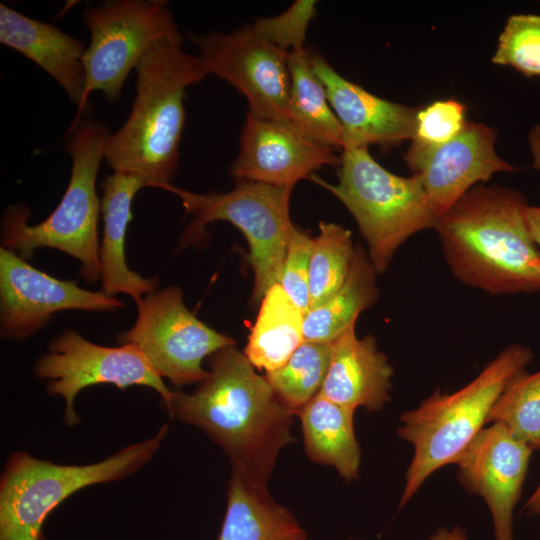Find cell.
Returning a JSON list of instances; mask_svg holds the SVG:
<instances>
[{
  "mask_svg": "<svg viewBox=\"0 0 540 540\" xmlns=\"http://www.w3.org/2000/svg\"><path fill=\"white\" fill-rule=\"evenodd\" d=\"M207 362L208 374L196 389L173 391L162 407L216 443L231 472L267 486L280 452L296 441L294 415L235 345L217 350Z\"/></svg>",
  "mask_w": 540,
  "mask_h": 540,
  "instance_id": "1",
  "label": "cell"
},
{
  "mask_svg": "<svg viewBox=\"0 0 540 540\" xmlns=\"http://www.w3.org/2000/svg\"><path fill=\"white\" fill-rule=\"evenodd\" d=\"M518 191L477 185L437 218L444 256L462 283L487 293L540 292V249Z\"/></svg>",
  "mask_w": 540,
  "mask_h": 540,
  "instance_id": "2",
  "label": "cell"
},
{
  "mask_svg": "<svg viewBox=\"0 0 540 540\" xmlns=\"http://www.w3.org/2000/svg\"><path fill=\"white\" fill-rule=\"evenodd\" d=\"M135 71L131 112L110 134L104 160L113 171L138 175L149 187L162 188L171 184L179 164L185 90L209 74L199 56L168 38L154 42Z\"/></svg>",
  "mask_w": 540,
  "mask_h": 540,
  "instance_id": "3",
  "label": "cell"
},
{
  "mask_svg": "<svg viewBox=\"0 0 540 540\" xmlns=\"http://www.w3.org/2000/svg\"><path fill=\"white\" fill-rule=\"evenodd\" d=\"M532 358L528 347L511 344L461 389L453 393L437 390L415 409L402 413L397 433L414 451L406 470L399 509L430 475L443 466L455 464L484 428L499 395Z\"/></svg>",
  "mask_w": 540,
  "mask_h": 540,
  "instance_id": "4",
  "label": "cell"
},
{
  "mask_svg": "<svg viewBox=\"0 0 540 540\" xmlns=\"http://www.w3.org/2000/svg\"><path fill=\"white\" fill-rule=\"evenodd\" d=\"M111 132L92 117L72 126L65 149L72 160L69 184L55 210L42 222L28 225L30 210L24 204L8 206L1 222V247L30 259L36 249L60 250L80 264L88 283L100 279L98 220L101 199L96 180Z\"/></svg>",
  "mask_w": 540,
  "mask_h": 540,
  "instance_id": "5",
  "label": "cell"
},
{
  "mask_svg": "<svg viewBox=\"0 0 540 540\" xmlns=\"http://www.w3.org/2000/svg\"><path fill=\"white\" fill-rule=\"evenodd\" d=\"M168 430L163 424L152 437L90 464H57L24 451L12 453L0 476V540H48L44 523L60 503L81 489L120 481L142 469Z\"/></svg>",
  "mask_w": 540,
  "mask_h": 540,
  "instance_id": "6",
  "label": "cell"
},
{
  "mask_svg": "<svg viewBox=\"0 0 540 540\" xmlns=\"http://www.w3.org/2000/svg\"><path fill=\"white\" fill-rule=\"evenodd\" d=\"M337 172V184L315 174L309 179L332 193L352 214L376 273L388 268L409 237L434 229L437 216L417 175L402 177L386 170L368 148L343 149Z\"/></svg>",
  "mask_w": 540,
  "mask_h": 540,
  "instance_id": "7",
  "label": "cell"
},
{
  "mask_svg": "<svg viewBox=\"0 0 540 540\" xmlns=\"http://www.w3.org/2000/svg\"><path fill=\"white\" fill-rule=\"evenodd\" d=\"M161 189L177 195L192 217L179 249L204 243L209 223L229 222L242 231L250 248L249 263L254 273L251 303H260L267 291L280 283L294 228L289 214L293 188L237 180L232 190L220 194L194 193L171 184Z\"/></svg>",
  "mask_w": 540,
  "mask_h": 540,
  "instance_id": "8",
  "label": "cell"
},
{
  "mask_svg": "<svg viewBox=\"0 0 540 540\" xmlns=\"http://www.w3.org/2000/svg\"><path fill=\"white\" fill-rule=\"evenodd\" d=\"M83 20L90 33L83 57L86 101L100 91L107 101L116 102L130 71L154 42H182L165 2L108 0L89 6Z\"/></svg>",
  "mask_w": 540,
  "mask_h": 540,
  "instance_id": "9",
  "label": "cell"
},
{
  "mask_svg": "<svg viewBox=\"0 0 540 540\" xmlns=\"http://www.w3.org/2000/svg\"><path fill=\"white\" fill-rule=\"evenodd\" d=\"M136 304V322L116 340L120 345H136L155 372L176 387L200 383L208 374L203 360L235 345L233 338L212 329L188 310L178 286L156 289Z\"/></svg>",
  "mask_w": 540,
  "mask_h": 540,
  "instance_id": "10",
  "label": "cell"
},
{
  "mask_svg": "<svg viewBox=\"0 0 540 540\" xmlns=\"http://www.w3.org/2000/svg\"><path fill=\"white\" fill-rule=\"evenodd\" d=\"M34 373L46 381L49 395L64 399V422L69 427L80 422L74 402L89 386L149 387L160 395L162 405L173 394L136 345L101 346L74 330L63 331L49 343L47 352L36 360Z\"/></svg>",
  "mask_w": 540,
  "mask_h": 540,
  "instance_id": "11",
  "label": "cell"
},
{
  "mask_svg": "<svg viewBox=\"0 0 540 540\" xmlns=\"http://www.w3.org/2000/svg\"><path fill=\"white\" fill-rule=\"evenodd\" d=\"M208 74L235 87L248 101L249 112L288 122L290 93L288 52L259 35L252 25L230 33H189Z\"/></svg>",
  "mask_w": 540,
  "mask_h": 540,
  "instance_id": "12",
  "label": "cell"
},
{
  "mask_svg": "<svg viewBox=\"0 0 540 540\" xmlns=\"http://www.w3.org/2000/svg\"><path fill=\"white\" fill-rule=\"evenodd\" d=\"M122 307L115 296L57 279L0 248V329L5 340L28 339L60 311L115 312Z\"/></svg>",
  "mask_w": 540,
  "mask_h": 540,
  "instance_id": "13",
  "label": "cell"
},
{
  "mask_svg": "<svg viewBox=\"0 0 540 540\" xmlns=\"http://www.w3.org/2000/svg\"><path fill=\"white\" fill-rule=\"evenodd\" d=\"M496 132L482 123L467 121L461 132L438 146L411 142L405 161L423 185L434 214L446 213L479 182L501 171L517 168L495 151Z\"/></svg>",
  "mask_w": 540,
  "mask_h": 540,
  "instance_id": "14",
  "label": "cell"
},
{
  "mask_svg": "<svg viewBox=\"0 0 540 540\" xmlns=\"http://www.w3.org/2000/svg\"><path fill=\"white\" fill-rule=\"evenodd\" d=\"M534 450L503 425L483 428L456 460L457 477L470 494L487 504L494 540H513V513Z\"/></svg>",
  "mask_w": 540,
  "mask_h": 540,
  "instance_id": "15",
  "label": "cell"
},
{
  "mask_svg": "<svg viewBox=\"0 0 540 540\" xmlns=\"http://www.w3.org/2000/svg\"><path fill=\"white\" fill-rule=\"evenodd\" d=\"M334 148L299 132L288 122L247 113L239 152L230 166L236 181L291 187L326 165H339Z\"/></svg>",
  "mask_w": 540,
  "mask_h": 540,
  "instance_id": "16",
  "label": "cell"
},
{
  "mask_svg": "<svg viewBox=\"0 0 540 540\" xmlns=\"http://www.w3.org/2000/svg\"><path fill=\"white\" fill-rule=\"evenodd\" d=\"M309 58L341 123L343 149L394 146L413 139L418 110L380 98L348 81L317 52L309 51Z\"/></svg>",
  "mask_w": 540,
  "mask_h": 540,
  "instance_id": "17",
  "label": "cell"
},
{
  "mask_svg": "<svg viewBox=\"0 0 540 540\" xmlns=\"http://www.w3.org/2000/svg\"><path fill=\"white\" fill-rule=\"evenodd\" d=\"M0 42L46 71L78 106L86 109L85 45L52 24L25 16L0 4Z\"/></svg>",
  "mask_w": 540,
  "mask_h": 540,
  "instance_id": "18",
  "label": "cell"
},
{
  "mask_svg": "<svg viewBox=\"0 0 540 540\" xmlns=\"http://www.w3.org/2000/svg\"><path fill=\"white\" fill-rule=\"evenodd\" d=\"M393 367L378 349L372 335L358 338L355 324L333 343L329 368L320 394L329 400L369 412L384 408L390 401Z\"/></svg>",
  "mask_w": 540,
  "mask_h": 540,
  "instance_id": "19",
  "label": "cell"
},
{
  "mask_svg": "<svg viewBox=\"0 0 540 540\" xmlns=\"http://www.w3.org/2000/svg\"><path fill=\"white\" fill-rule=\"evenodd\" d=\"M149 187L138 175L113 171L101 182L103 237L99 247L100 279L103 292L114 296L124 293L137 303L144 294L156 290L157 277L145 278L129 269L125 257V239L133 218L132 202L139 190Z\"/></svg>",
  "mask_w": 540,
  "mask_h": 540,
  "instance_id": "20",
  "label": "cell"
},
{
  "mask_svg": "<svg viewBox=\"0 0 540 540\" xmlns=\"http://www.w3.org/2000/svg\"><path fill=\"white\" fill-rule=\"evenodd\" d=\"M218 540H308L296 516L276 502L267 486L231 472Z\"/></svg>",
  "mask_w": 540,
  "mask_h": 540,
  "instance_id": "21",
  "label": "cell"
},
{
  "mask_svg": "<svg viewBox=\"0 0 540 540\" xmlns=\"http://www.w3.org/2000/svg\"><path fill=\"white\" fill-rule=\"evenodd\" d=\"M354 412L318 393L297 415L308 458L335 468L348 482L358 479L361 465Z\"/></svg>",
  "mask_w": 540,
  "mask_h": 540,
  "instance_id": "22",
  "label": "cell"
},
{
  "mask_svg": "<svg viewBox=\"0 0 540 540\" xmlns=\"http://www.w3.org/2000/svg\"><path fill=\"white\" fill-rule=\"evenodd\" d=\"M260 303L243 353L255 368L267 373L283 366L304 341L305 313L280 284L272 286Z\"/></svg>",
  "mask_w": 540,
  "mask_h": 540,
  "instance_id": "23",
  "label": "cell"
},
{
  "mask_svg": "<svg viewBox=\"0 0 540 540\" xmlns=\"http://www.w3.org/2000/svg\"><path fill=\"white\" fill-rule=\"evenodd\" d=\"M375 274L369 256L361 246H355L344 284L322 305L305 313L304 340L333 343L356 324L359 314L378 298Z\"/></svg>",
  "mask_w": 540,
  "mask_h": 540,
  "instance_id": "24",
  "label": "cell"
},
{
  "mask_svg": "<svg viewBox=\"0 0 540 540\" xmlns=\"http://www.w3.org/2000/svg\"><path fill=\"white\" fill-rule=\"evenodd\" d=\"M290 93L287 120L307 137L343 149V129L334 113L321 80L313 71L309 51L305 48L288 52Z\"/></svg>",
  "mask_w": 540,
  "mask_h": 540,
  "instance_id": "25",
  "label": "cell"
},
{
  "mask_svg": "<svg viewBox=\"0 0 540 540\" xmlns=\"http://www.w3.org/2000/svg\"><path fill=\"white\" fill-rule=\"evenodd\" d=\"M331 352L332 343L304 340L283 366L266 373L269 385L294 416L320 392Z\"/></svg>",
  "mask_w": 540,
  "mask_h": 540,
  "instance_id": "26",
  "label": "cell"
},
{
  "mask_svg": "<svg viewBox=\"0 0 540 540\" xmlns=\"http://www.w3.org/2000/svg\"><path fill=\"white\" fill-rule=\"evenodd\" d=\"M354 250L348 229L335 223H319L310 259L309 310L322 305L344 284Z\"/></svg>",
  "mask_w": 540,
  "mask_h": 540,
  "instance_id": "27",
  "label": "cell"
},
{
  "mask_svg": "<svg viewBox=\"0 0 540 540\" xmlns=\"http://www.w3.org/2000/svg\"><path fill=\"white\" fill-rule=\"evenodd\" d=\"M487 423L503 425L515 438L540 449V370L517 374L494 403Z\"/></svg>",
  "mask_w": 540,
  "mask_h": 540,
  "instance_id": "28",
  "label": "cell"
},
{
  "mask_svg": "<svg viewBox=\"0 0 540 540\" xmlns=\"http://www.w3.org/2000/svg\"><path fill=\"white\" fill-rule=\"evenodd\" d=\"M492 61L511 66L527 77L540 78V16H510L499 36Z\"/></svg>",
  "mask_w": 540,
  "mask_h": 540,
  "instance_id": "29",
  "label": "cell"
},
{
  "mask_svg": "<svg viewBox=\"0 0 540 540\" xmlns=\"http://www.w3.org/2000/svg\"><path fill=\"white\" fill-rule=\"evenodd\" d=\"M316 15V1L297 0L278 16L259 18L252 25L262 37L289 52L303 49L306 31Z\"/></svg>",
  "mask_w": 540,
  "mask_h": 540,
  "instance_id": "30",
  "label": "cell"
},
{
  "mask_svg": "<svg viewBox=\"0 0 540 540\" xmlns=\"http://www.w3.org/2000/svg\"><path fill=\"white\" fill-rule=\"evenodd\" d=\"M465 106L459 101L439 100L418 110L416 126L411 142L423 146L444 144L464 128Z\"/></svg>",
  "mask_w": 540,
  "mask_h": 540,
  "instance_id": "31",
  "label": "cell"
},
{
  "mask_svg": "<svg viewBox=\"0 0 540 540\" xmlns=\"http://www.w3.org/2000/svg\"><path fill=\"white\" fill-rule=\"evenodd\" d=\"M313 240L307 232L294 226L279 283L304 313L309 311V270Z\"/></svg>",
  "mask_w": 540,
  "mask_h": 540,
  "instance_id": "32",
  "label": "cell"
},
{
  "mask_svg": "<svg viewBox=\"0 0 540 540\" xmlns=\"http://www.w3.org/2000/svg\"><path fill=\"white\" fill-rule=\"evenodd\" d=\"M525 216L531 236L540 249V207L528 205Z\"/></svg>",
  "mask_w": 540,
  "mask_h": 540,
  "instance_id": "33",
  "label": "cell"
},
{
  "mask_svg": "<svg viewBox=\"0 0 540 540\" xmlns=\"http://www.w3.org/2000/svg\"><path fill=\"white\" fill-rule=\"evenodd\" d=\"M429 540H467V535L466 531L459 526L451 529L440 527L429 537Z\"/></svg>",
  "mask_w": 540,
  "mask_h": 540,
  "instance_id": "34",
  "label": "cell"
},
{
  "mask_svg": "<svg viewBox=\"0 0 540 540\" xmlns=\"http://www.w3.org/2000/svg\"><path fill=\"white\" fill-rule=\"evenodd\" d=\"M527 515H540V483L524 505Z\"/></svg>",
  "mask_w": 540,
  "mask_h": 540,
  "instance_id": "35",
  "label": "cell"
},
{
  "mask_svg": "<svg viewBox=\"0 0 540 540\" xmlns=\"http://www.w3.org/2000/svg\"><path fill=\"white\" fill-rule=\"evenodd\" d=\"M348 540H364L362 538H351V539H348Z\"/></svg>",
  "mask_w": 540,
  "mask_h": 540,
  "instance_id": "36",
  "label": "cell"
}]
</instances>
